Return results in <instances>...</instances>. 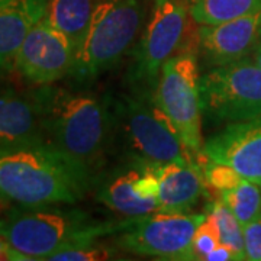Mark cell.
<instances>
[{"instance_id":"obj_1","label":"cell","mask_w":261,"mask_h":261,"mask_svg":"<svg viewBox=\"0 0 261 261\" xmlns=\"http://www.w3.org/2000/svg\"><path fill=\"white\" fill-rule=\"evenodd\" d=\"M45 141L82 176L89 190L115 151L112 96L42 86Z\"/></svg>"},{"instance_id":"obj_2","label":"cell","mask_w":261,"mask_h":261,"mask_svg":"<svg viewBox=\"0 0 261 261\" xmlns=\"http://www.w3.org/2000/svg\"><path fill=\"white\" fill-rule=\"evenodd\" d=\"M0 192L19 206L74 205L89 187L48 142L0 149Z\"/></svg>"},{"instance_id":"obj_28","label":"cell","mask_w":261,"mask_h":261,"mask_svg":"<svg viewBox=\"0 0 261 261\" xmlns=\"http://www.w3.org/2000/svg\"><path fill=\"white\" fill-rule=\"evenodd\" d=\"M251 60L255 63L257 65H260L261 67V37L258 39V42H257V45L254 48V51L251 53Z\"/></svg>"},{"instance_id":"obj_26","label":"cell","mask_w":261,"mask_h":261,"mask_svg":"<svg viewBox=\"0 0 261 261\" xmlns=\"http://www.w3.org/2000/svg\"><path fill=\"white\" fill-rule=\"evenodd\" d=\"M0 260L23 261L22 255L10 247V244L8 243V240H6L2 233H0Z\"/></svg>"},{"instance_id":"obj_19","label":"cell","mask_w":261,"mask_h":261,"mask_svg":"<svg viewBox=\"0 0 261 261\" xmlns=\"http://www.w3.org/2000/svg\"><path fill=\"white\" fill-rule=\"evenodd\" d=\"M219 197L243 226L261 216V185L258 183L243 178L233 189L222 192Z\"/></svg>"},{"instance_id":"obj_27","label":"cell","mask_w":261,"mask_h":261,"mask_svg":"<svg viewBox=\"0 0 261 261\" xmlns=\"http://www.w3.org/2000/svg\"><path fill=\"white\" fill-rule=\"evenodd\" d=\"M10 203H12V200H10V199H8L6 196L0 192V216L6 214L10 207H12V206H10Z\"/></svg>"},{"instance_id":"obj_11","label":"cell","mask_w":261,"mask_h":261,"mask_svg":"<svg viewBox=\"0 0 261 261\" xmlns=\"http://www.w3.org/2000/svg\"><path fill=\"white\" fill-rule=\"evenodd\" d=\"M206 159L228 164L250 181L261 185V113L228 123L203 142Z\"/></svg>"},{"instance_id":"obj_3","label":"cell","mask_w":261,"mask_h":261,"mask_svg":"<svg viewBox=\"0 0 261 261\" xmlns=\"http://www.w3.org/2000/svg\"><path fill=\"white\" fill-rule=\"evenodd\" d=\"M118 224H99L80 209L58 205L10 207L0 216V233L27 261L49 260L54 254L77 244L119 232Z\"/></svg>"},{"instance_id":"obj_20","label":"cell","mask_w":261,"mask_h":261,"mask_svg":"<svg viewBox=\"0 0 261 261\" xmlns=\"http://www.w3.org/2000/svg\"><path fill=\"white\" fill-rule=\"evenodd\" d=\"M207 216L214 221L218 229L219 243L231 248L237 255V260H245L243 225L229 211V207L222 200L212 202L207 205Z\"/></svg>"},{"instance_id":"obj_7","label":"cell","mask_w":261,"mask_h":261,"mask_svg":"<svg viewBox=\"0 0 261 261\" xmlns=\"http://www.w3.org/2000/svg\"><path fill=\"white\" fill-rule=\"evenodd\" d=\"M200 74L197 56L181 49L163 65L152 102L167 118L186 149L203 161Z\"/></svg>"},{"instance_id":"obj_14","label":"cell","mask_w":261,"mask_h":261,"mask_svg":"<svg viewBox=\"0 0 261 261\" xmlns=\"http://www.w3.org/2000/svg\"><path fill=\"white\" fill-rule=\"evenodd\" d=\"M159 178V209L166 214H187L206 196V180L197 163H167L154 168Z\"/></svg>"},{"instance_id":"obj_4","label":"cell","mask_w":261,"mask_h":261,"mask_svg":"<svg viewBox=\"0 0 261 261\" xmlns=\"http://www.w3.org/2000/svg\"><path fill=\"white\" fill-rule=\"evenodd\" d=\"M115 151L126 163L141 168H155L167 163H197L177 137L173 125L152 99L140 94L112 96Z\"/></svg>"},{"instance_id":"obj_10","label":"cell","mask_w":261,"mask_h":261,"mask_svg":"<svg viewBox=\"0 0 261 261\" xmlns=\"http://www.w3.org/2000/svg\"><path fill=\"white\" fill-rule=\"evenodd\" d=\"M77 48L61 31L42 18L19 48L15 71L35 86H48L71 74Z\"/></svg>"},{"instance_id":"obj_22","label":"cell","mask_w":261,"mask_h":261,"mask_svg":"<svg viewBox=\"0 0 261 261\" xmlns=\"http://www.w3.org/2000/svg\"><path fill=\"white\" fill-rule=\"evenodd\" d=\"M115 257V251L109 247L97 243V240L89 243L77 244L54 254L49 261H93L109 260Z\"/></svg>"},{"instance_id":"obj_23","label":"cell","mask_w":261,"mask_h":261,"mask_svg":"<svg viewBox=\"0 0 261 261\" xmlns=\"http://www.w3.org/2000/svg\"><path fill=\"white\" fill-rule=\"evenodd\" d=\"M218 229L215 226L214 221L206 215V218L196 228L193 237V251L195 260H206L207 254L215 250L219 245Z\"/></svg>"},{"instance_id":"obj_13","label":"cell","mask_w":261,"mask_h":261,"mask_svg":"<svg viewBox=\"0 0 261 261\" xmlns=\"http://www.w3.org/2000/svg\"><path fill=\"white\" fill-rule=\"evenodd\" d=\"M261 37V9L218 25H200L197 48L209 68L251 56Z\"/></svg>"},{"instance_id":"obj_8","label":"cell","mask_w":261,"mask_h":261,"mask_svg":"<svg viewBox=\"0 0 261 261\" xmlns=\"http://www.w3.org/2000/svg\"><path fill=\"white\" fill-rule=\"evenodd\" d=\"M199 89L206 125L225 126L261 113V67L251 57L211 67L200 75Z\"/></svg>"},{"instance_id":"obj_17","label":"cell","mask_w":261,"mask_h":261,"mask_svg":"<svg viewBox=\"0 0 261 261\" xmlns=\"http://www.w3.org/2000/svg\"><path fill=\"white\" fill-rule=\"evenodd\" d=\"M94 0H45V15L54 28L61 31L79 48L90 25Z\"/></svg>"},{"instance_id":"obj_29","label":"cell","mask_w":261,"mask_h":261,"mask_svg":"<svg viewBox=\"0 0 261 261\" xmlns=\"http://www.w3.org/2000/svg\"><path fill=\"white\" fill-rule=\"evenodd\" d=\"M8 2H9V0H0V6H3V5L8 3Z\"/></svg>"},{"instance_id":"obj_5","label":"cell","mask_w":261,"mask_h":261,"mask_svg":"<svg viewBox=\"0 0 261 261\" xmlns=\"http://www.w3.org/2000/svg\"><path fill=\"white\" fill-rule=\"evenodd\" d=\"M154 0H94L93 13L79 48L71 77L75 83L96 80L137 44Z\"/></svg>"},{"instance_id":"obj_12","label":"cell","mask_w":261,"mask_h":261,"mask_svg":"<svg viewBox=\"0 0 261 261\" xmlns=\"http://www.w3.org/2000/svg\"><path fill=\"white\" fill-rule=\"evenodd\" d=\"M42 86L35 90L0 87V149L45 141Z\"/></svg>"},{"instance_id":"obj_6","label":"cell","mask_w":261,"mask_h":261,"mask_svg":"<svg viewBox=\"0 0 261 261\" xmlns=\"http://www.w3.org/2000/svg\"><path fill=\"white\" fill-rule=\"evenodd\" d=\"M189 15V2L154 0L145 28L130 51L126 73L130 93L152 99L163 65L183 44Z\"/></svg>"},{"instance_id":"obj_16","label":"cell","mask_w":261,"mask_h":261,"mask_svg":"<svg viewBox=\"0 0 261 261\" xmlns=\"http://www.w3.org/2000/svg\"><path fill=\"white\" fill-rule=\"evenodd\" d=\"M142 170L144 168L128 164L113 173H105L96 185L97 200L128 218L157 212L159 199H144L135 192L134 185Z\"/></svg>"},{"instance_id":"obj_15","label":"cell","mask_w":261,"mask_h":261,"mask_svg":"<svg viewBox=\"0 0 261 261\" xmlns=\"http://www.w3.org/2000/svg\"><path fill=\"white\" fill-rule=\"evenodd\" d=\"M44 15L45 0H9L0 6V80L15 70L19 48Z\"/></svg>"},{"instance_id":"obj_18","label":"cell","mask_w":261,"mask_h":261,"mask_svg":"<svg viewBox=\"0 0 261 261\" xmlns=\"http://www.w3.org/2000/svg\"><path fill=\"white\" fill-rule=\"evenodd\" d=\"M261 9V0H189V13L197 25H218Z\"/></svg>"},{"instance_id":"obj_21","label":"cell","mask_w":261,"mask_h":261,"mask_svg":"<svg viewBox=\"0 0 261 261\" xmlns=\"http://www.w3.org/2000/svg\"><path fill=\"white\" fill-rule=\"evenodd\" d=\"M202 170H203L206 185L211 189L216 190L219 195L222 192L233 189L243 180V177L231 166L224 164V163H218V161H212L206 157Z\"/></svg>"},{"instance_id":"obj_9","label":"cell","mask_w":261,"mask_h":261,"mask_svg":"<svg viewBox=\"0 0 261 261\" xmlns=\"http://www.w3.org/2000/svg\"><path fill=\"white\" fill-rule=\"evenodd\" d=\"M203 214L142 215L128 218L116 240L125 251L167 261L195 260L193 237Z\"/></svg>"},{"instance_id":"obj_24","label":"cell","mask_w":261,"mask_h":261,"mask_svg":"<svg viewBox=\"0 0 261 261\" xmlns=\"http://www.w3.org/2000/svg\"><path fill=\"white\" fill-rule=\"evenodd\" d=\"M245 260L261 261V216L243 226Z\"/></svg>"},{"instance_id":"obj_25","label":"cell","mask_w":261,"mask_h":261,"mask_svg":"<svg viewBox=\"0 0 261 261\" xmlns=\"http://www.w3.org/2000/svg\"><path fill=\"white\" fill-rule=\"evenodd\" d=\"M237 260V255L233 254L231 248H228L224 244H219L215 250L207 254L206 261H229Z\"/></svg>"}]
</instances>
